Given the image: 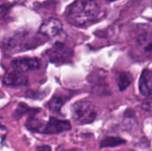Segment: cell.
<instances>
[{
	"label": "cell",
	"instance_id": "6da1fadb",
	"mask_svg": "<svg viewBox=\"0 0 152 151\" xmlns=\"http://www.w3.org/2000/svg\"><path fill=\"white\" fill-rule=\"evenodd\" d=\"M106 15V8L100 0H76L67 9L66 19L76 27L89 26Z\"/></svg>",
	"mask_w": 152,
	"mask_h": 151
},
{
	"label": "cell",
	"instance_id": "7a4b0ae2",
	"mask_svg": "<svg viewBox=\"0 0 152 151\" xmlns=\"http://www.w3.org/2000/svg\"><path fill=\"white\" fill-rule=\"evenodd\" d=\"M37 118L31 117L28 120L27 127L33 132L41 133L44 134H57L64 131H69L71 128V125L67 120H61L55 117H50L49 120L44 124Z\"/></svg>",
	"mask_w": 152,
	"mask_h": 151
},
{
	"label": "cell",
	"instance_id": "3957f363",
	"mask_svg": "<svg viewBox=\"0 0 152 151\" xmlns=\"http://www.w3.org/2000/svg\"><path fill=\"white\" fill-rule=\"evenodd\" d=\"M73 120L78 125L91 124L97 117L95 106L87 101H81L73 104L71 108Z\"/></svg>",
	"mask_w": 152,
	"mask_h": 151
},
{
	"label": "cell",
	"instance_id": "277c9868",
	"mask_svg": "<svg viewBox=\"0 0 152 151\" xmlns=\"http://www.w3.org/2000/svg\"><path fill=\"white\" fill-rule=\"evenodd\" d=\"M73 52L62 43H56L45 53L49 61L53 63H62L68 61L72 57Z\"/></svg>",
	"mask_w": 152,
	"mask_h": 151
},
{
	"label": "cell",
	"instance_id": "5b68a950",
	"mask_svg": "<svg viewBox=\"0 0 152 151\" xmlns=\"http://www.w3.org/2000/svg\"><path fill=\"white\" fill-rule=\"evenodd\" d=\"M37 39L35 37L30 36L29 35H19L16 36L10 40H8V43H6V46H8L9 49H12L15 52H20L24 49H29L37 46L36 43Z\"/></svg>",
	"mask_w": 152,
	"mask_h": 151
},
{
	"label": "cell",
	"instance_id": "8992f818",
	"mask_svg": "<svg viewBox=\"0 0 152 151\" xmlns=\"http://www.w3.org/2000/svg\"><path fill=\"white\" fill-rule=\"evenodd\" d=\"M137 53L146 60H152V33L140 35L135 43Z\"/></svg>",
	"mask_w": 152,
	"mask_h": 151
},
{
	"label": "cell",
	"instance_id": "52a82bcc",
	"mask_svg": "<svg viewBox=\"0 0 152 151\" xmlns=\"http://www.w3.org/2000/svg\"><path fill=\"white\" fill-rule=\"evenodd\" d=\"M61 32L62 23L60 20L55 18H50L45 20L39 28V33L43 35V36H46L49 38L56 37Z\"/></svg>",
	"mask_w": 152,
	"mask_h": 151
},
{
	"label": "cell",
	"instance_id": "ba28073f",
	"mask_svg": "<svg viewBox=\"0 0 152 151\" xmlns=\"http://www.w3.org/2000/svg\"><path fill=\"white\" fill-rule=\"evenodd\" d=\"M12 67L13 69L20 71V72H27L31 70L38 69L41 66V61L37 58H17L12 61Z\"/></svg>",
	"mask_w": 152,
	"mask_h": 151
},
{
	"label": "cell",
	"instance_id": "9c48e42d",
	"mask_svg": "<svg viewBox=\"0 0 152 151\" xmlns=\"http://www.w3.org/2000/svg\"><path fill=\"white\" fill-rule=\"evenodd\" d=\"M3 83L7 86H21L28 84V77L22 72L14 69L4 74Z\"/></svg>",
	"mask_w": 152,
	"mask_h": 151
},
{
	"label": "cell",
	"instance_id": "30bf717a",
	"mask_svg": "<svg viewBox=\"0 0 152 151\" xmlns=\"http://www.w3.org/2000/svg\"><path fill=\"white\" fill-rule=\"evenodd\" d=\"M139 90L144 96L152 94V69H145L142 72L139 80Z\"/></svg>",
	"mask_w": 152,
	"mask_h": 151
},
{
	"label": "cell",
	"instance_id": "8fae6325",
	"mask_svg": "<svg viewBox=\"0 0 152 151\" xmlns=\"http://www.w3.org/2000/svg\"><path fill=\"white\" fill-rule=\"evenodd\" d=\"M133 78L131 77V75L129 73H126V72H122L120 74H118V78H117V82H118V85L120 91H124L126 90L132 83Z\"/></svg>",
	"mask_w": 152,
	"mask_h": 151
},
{
	"label": "cell",
	"instance_id": "7c38bea8",
	"mask_svg": "<svg viewBox=\"0 0 152 151\" xmlns=\"http://www.w3.org/2000/svg\"><path fill=\"white\" fill-rule=\"evenodd\" d=\"M66 98L61 96V95H55L52 98V100L50 101V102L48 103L49 109L54 112L60 111V109H61V107L63 106V104L66 102Z\"/></svg>",
	"mask_w": 152,
	"mask_h": 151
},
{
	"label": "cell",
	"instance_id": "4fadbf2b",
	"mask_svg": "<svg viewBox=\"0 0 152 151\" xmlns=\"http://www.w3.org/2000/svg\"><path fill=\"white\" fill-rule=\"evenodd\" d=\"M125 142L124 140L119 139V138H114V137H110L105 140H103L101 143V147H113V146H118L120 144H123Z\"/></svg>",
	"mask_w": 152,
	"mask_h": 151
},
{
	"label": "cell",
	"instance_id": "5bb4252c",
	"mask_svg": "<svg viewBox=\"0 0 152 151\" xmlns=\"http://www.w3.org/2000/svg\"><path fill=\"white\" fill-rule=\"evenodd\" d=\"M142 109L148 111V112H151L152 113V102H147V103H144L142 105Z\"/></svg>",
	"mask_w": 152,
	"mask_h": 151
},
{
	"label": "cell",
	"instance_id": "9a60e30c",
	"mask_svg": "<svg viewBox=\"0 0 152 151\" xmlns=\"http://www.w3.org/2000/svg\"><path fill=\"white\" fill-rule=\"evenodd\" d=\"M37 151H51V148L48 146H40L37 148Z\"/></svg>",
	"mask_w": 152,
	"mask_h": 151
},
{
	"label": "cell",
	"instance_id": "2e32d148",
	"mask_svg": "<svg viewBox=\"0 0 152 151\" xmlns=\"http://www.w3.org/2000/svg\"><path fill=\"white\" fill-rule=\"evenodd\" d=\"M57 151H80V150H77V149H71V150H66V149H64V150H61V149H60V150H58Z\"/></svg>",
	"mask_w": 152,
	"mask_h": 151
},
{
	"label": "cell",
	"instance_id": "e0dca14e",
	"mask_svg": "<svg viewBox=\"0 0 152 151\" xmlns=\"http://www.w3.org/2000/svg\"><path fill=\"white\" fill-rule=\"evenodd\" d=\"M108 1H114V0H108Z\"/></svg>",
	"mask_w": 152,
	"mask_h": 151
}]
</instances>
